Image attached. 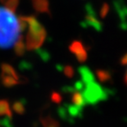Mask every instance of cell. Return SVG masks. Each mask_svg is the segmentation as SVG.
<instances>
[{
	"label": "cell",
	"mask_w": 127,
	"mask_h": 127,
	"mask_svg": "<svg viewBox=\"0 0 127 127\" xmlns=\"http://www.w3.org/2000/svg\"><path fill=\"white\" fill-rule=\"evenodd\" d=\"M45 33L35 20L20 17L13 7L0 6V49H14L19 56L43 42Z\"/></svg>",
	"instance_id": "6da1fadb"
},
{
	"label": "cell",
	"mask_w": 127,
	"mask_h": 127,
	"mask_svg": "<svg viewBox=\"0 0 127 127\" xmlns=\"http://www.w3.org/2000/svg\"><path fill=\"white\" fill-rule=\"evenodd\" d=\"M0 117H4V119L0 121V124L2 126L12 127V110H11L10 104L6 100H0Z\"/></svg>",
	"instance_id": "7a4b0ae2"
},
{
	"label": "cell",
	"mask_w": 127,
	"mask_h": 127,
	"mask_svg": "<svg viewBox=\"0 0 127 127\" xmlns=\"http://www.w3.org/2000/svg\"><path fill=\"white\" fill-rule=\"evenodd\" d=\"M12 109L18 115H23L26 112V101L25 100H18L12 104Z\"/></svg>",
	"instance_id": "3957f363"
},
{
	"label": "cell",
	"mask_w": 127,
	"mask_h": 127,
	"mask_svg": "<svg viewBox=\"0 0 127 127\" xmlns=\"http://www.w3.org/2000/svg\"><path fill=\"white\" fill-rule=\"evenodd\" d=\"M2 83L4 87H13V86L18 84V79H16L15 78L12 77V76L3 75L2 76Z\"/></svg>",
	"instance_id": "277c9868"
},
{
	"label": "cell",
	"mask_w": 127,
	"mask_h": 127,
	"mask_svg": "<svg viewBox=\"0 0 127 127\" xmlns=\"http://www.w3.org/2000/svg\"><path fill=\"white\" fill-rule=\"evenodd\" d=\"M41 121H42V124L44 127H58V122L50 117H42Z\"/></svg>",
	"instance_id": "5b68a950"
},
{
	"label": "cell",
	"mask_w": 127,
	"mask_h": 127,
	"mask_svg": "<svg viewBox=\"0 0 127 127\" xmlns=\"http://www.w3.org/2000/svg\"><path fill=\"white\" fill-rule=\"evenodd\" d=\"M51 99H52V101H55V102H59V101H61V97H60V95H58V93H54L51 96Z\"/></svg>",
	"instance_id": "8992f818"
},
{
	"label": "cell",
	"mask_w": 127,
	"mask_h": 127,
	"mask_svg": "<svg viewBox=\"0 0 127 127\" xmlns=\"http://www.w3.org/2000/svg\"><path fill=\"white\" fill-rule=\"evenodd\" d=\"M123 63L125 64H126V71H125V82H126V84H127V55L125 56V58H124Z\"/></svg>",
	"instance_id": "52a82bcc"
}]
</instances>
